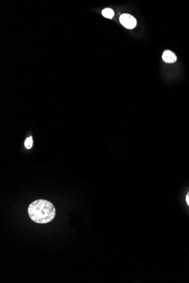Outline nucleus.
<instances>
[{"mask_svg":"<svg viewBox=\"0 0 189 283\" xmlns=\"http://www.w3.org/2000/svg\"><path fill=\"white\" fill-rule=\"evenodd\" d=\"M32 145H33V140H32V137L31 136V137L27 138L24 142V146L27 149H30L32 148Z\"/></svg>","mask_w":189,"mask_h":283,"instance_id":"obj_5","label":"nucleus"},{"mask_svg":"<svg viewBox=\"0 0 189 283\" xmlns=\"http://www.w3.org/2000/svg\"><path fill=\"white\" fill-rule=\"evenodd\" d=\"M119 21L123 26L128 29H133L136 25L135 18L128 14H123L119 17Z\"/></svg>","mask_w":189,"mask_h":283,"instance_id":"obj_2","label":"nucleus"},{"mask_svg":"<svg viewBox=\"0 0 189 283\" xmlns=\"http://www.w3.org/2000/svg\"><path fill=\"white\" fill-rule=\"evenodd\" d=\"M28 213L34 222L45 224L53 220L56 215V209L52 202L45 200H37L29 205Z\"/></svg>","mask_w":189,"mask_h":283,"instance_id":"obj_1","label":"nucleus"},{"mask_svg":"<svg viewBox=\"0 0 189 283\" xmlns=\"http://www.w3.org/2000/svg\"><path fill=\"white\" fill-rule=\"evenodd\" d=\"M186 201L187 204V205L189 206V192L187 193V196H186Z\"/></svg>","mask_w":189,"mask_h":283,"instance_id":"obj_6","label":"nucleus"},{"mask_svg":"<svg viewBox=\"0 0 189 283\" xmlns=\"http://www.w3.org/2000/svg\"><path fill=\"white\" fill-rule=\"evenodd\" d=\"M102 14L104 17L109 19H112L114 15V11L110 8H106L104 9L102 11Z\"/></svg>","mask_w":189,"mask_h":283,"instance_id":"obj_4","label":"nucleus"},{"mask_svg":"<svg viewBox=\"0 0 189 283\" xmlns=\"http://www.w3.org/2000/svg\"><path fill=\"white\" fill-rule=\"evenodd\" d=\"M162 58L163 61L166 63H172L176 62L177 61V57L176 54L172 51L169 50H166L163 54Z\"/></svg>","mask_w":189,"mask_h":283,"instance_id":"obj_3","label":"nucleus"}]
</instances>
